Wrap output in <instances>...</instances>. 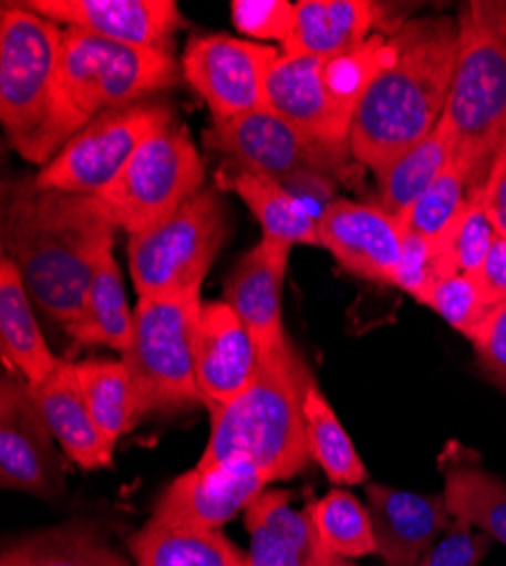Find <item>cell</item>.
<instances>
[{
	"label": "cell",
	"mask_w": 506,
	"mask_h": 566,
	"mask_svg": "<svg viewBox=\"0 0 506 566\" xmlns=\"http://www.w3.org/2000/svg\"><path fill=\"white\" fill-rule=\"evenodd\" d=\"M116 224L101 198L75 196L19 179L6 205L3 243L32 302L64 328L71 326Z\"/></svg>",
	"instance_id": "cell-1"
},
{
	"label": "cell",
	"mask_w": 506,
	"mask_h": 566,
	"mask_svg": "<svg viewBox=\"0 0 506 566\" xmlns=\"http://www.w3.org/2000/svg\"><path fill=\"white\" fill-rule=\"evenodd\" d=\"M391 62L368 86L352 132V157L382 175L443 118L458 53V21L445 14L402 23Z\"/></svg>",
	"instance_id": "cell-2"
},
{
	"label": "cell",
	"mask_w": 506,
	"mask_h": 566,
	"mask_svg": "<svg viewBox=\"0 0 506 566\" xmlns=\"http://www.w3.org/2000/svg\"><path fill=\"white\" fill-rule=\"evenodd\" d=\"M62 32L17 3L0 8V120L14 153L41 168L89 123L60 77Z\"/></svg>",
	"instance_id": "cell-3"
},
{
	"label": "cell",
	"mask_w": 506,
	"mask_h": 566,
	"mask_svg": "<svg viewBox=\"0 0 506 566\" xmlns=\"http://www.w3.org/2000/svg\"><path fill=\"white\" fill-rule=\"evenodd\" d=\"M313 384L291 343L261 356L252 384L227 406L211 408V429L198 462L246 460L272 481H287L311 460L304 397Z\"/></svg>",
	"instance_id": "cell-4"
},
{
	"label": "cell",
	"mask_w": 506,
	"mask_h": 566,
	"mask_svg": "<svg viewBox=\"0 0 506 566\" xmlns=\"http://www.w3.org/2000/svg\"><path fill=\"white\" fill-rule=\"evenodd\" d=\"M506 3H468L458 12V53L443 112L454 161L471 191L484 186L488 166L506 136Z\"/></svg>",
	"instance_id": "cell-5"
},
{
	"label": "cell",
	"mask_w": 506,
	"mask_h": 566,
	"mask_svg": "<svg viewBox=\"0 0 506 566\" xmlns=\"http://www.w3.org/2000/svg\"><path fill=\"white\" fill-rule=\"evenodd\" d=\"M200 306V291L140 297L123 363L132 376L142 417L203 401L196 384Z\"/></svg>",
	"instance_id": "cell-6"
},
{
	"label": "cell",
	"mask_w": 506,
	"mask_h": 566,
	"mask_svg": "<svg viewBox=\"0 0 506 566\" xmlns=\"http://www.w3.org/2000/svg\"><path fill=\"white\" fill-rule=\"evenodd\" d=\"M227 239V209L218 191L203 188L162 224L134 233L127 259L140 297L200 291Z\"/></svg>",
	"instance_id": "cell-7"
},
{
	"label": "cell",
	"mask_w": 506,
	"mask_h": 566,
	"mask_svg": "<svg viewBox=\"0 0 506 566\" xmlns=\"http://www.w3.org/2000/svg\"><path fill=\"white\" fill-rule=\"evenodd\" d=\"M60 77L84 118L144 103L177 82L171 51L142 49L64 28L60 45Z\"/></svg>",
	"instance_id": "cell-8"
},
{
	"label": "cell",
	"mask_w": 506,
	"mask_h": 566,
	"mask_svg": "<svg viewBox=\"0 0 506 566\" xmlns=\"http://www.w3.org/2000/svg\"><path fill=\"white\" fill-rule=\"evenodd\" d=\"M205 161L187 125L171 120L134 153L101 202L127 235L168 220L182 205L203 191Z\"/></svg>",
	"instance_id": "cell-9"
},
{
	"label": "cell",
	"mask_w": 506,
	"mask_h": 566,
	"mask_svg": "<svg viewBox=\"0 0 506 566\" xmlns=\"http://www.w3.org/2000/svg\"><path fill=\"white\" fill-rule=\"evenodd\" d=\"M171 120H175L173 109L157 101L103 112L34 175V181L53 191L99 198L123 172L134 153Z\"/></svg>",
	"instance_id": "cell-10"
},
{
	"label": "cell",
	"mask_w": 506,
	"mask_h": 566,
	"mask_svg": "<svg viewBox=\"0 0 506 566\" xmlns=\"http://www.w3.org/2000/svg\"><path fill=\"white\" fill-rule=\"evenodd\" d=\"M278 49L229 34L196 36L182 55V73L205 98L214 120L266 107V77Z\"/></svg>",
	"instance_id": "cell-11"
},
{
	"label": "cell",
	"mask_w": 506,
	"mask_h": 566,
	"mask_svg": "<svg viewBox=\"0 0 506 566\" xmlns=\"http://www.w3.org/2000/svg\"><path fill=\"white\" fill-rule=\"evenodd\" d=\"M205 146L223 153L235 166L275 181H285L300 170L332 172L345 155L316 144L266 107L237 118L214 120L205 132Z\"/></svg>",
	"instance_id": "cell-12"
},
{
	"label": "cell",
	"mask_w": 506,
	"mask_h": 566,
	"mask_svg": "<svg viewBox=\"0 0 506 566\" xmlns=\"http://www.w3.org/2000/svg\"><path fill=\"white\" fill-rule=\"evenodd\" d=\"M270 481L246 460L198 462L159 494L153 522L171 528L218 531L266 490Z\"/></svg>",
	"instance_id": "cell-13"
},
{
	"label": "cell",
	"mask_w": 506,
	"mask_h": 566,
	"mask_svg": "<svg viewBox=\"0 0 506 566\" xmlns=\"http://www.w3.org/2000/svg\"><path fill=\"white\" fill-rule=\"evenodd\" d=\"M25 379L0 384V483L6 490L55 499L64 492L62 458Z\"/></svg>",
	"instance_id": "cell-14"
},
{
	"label": "cell",
	"mask_w": 506,
	"mask_h": 566,
	"mask_svg": "<svg viewBox=\"0 0 506 566\" xmlns=\"http://www.w3.org/2000/svg\"><path fill=\"white\" fill-rule=\"evenodd\" d=\"M318 241L345 272L395 286L404 227L382 207L334 200L318 222Z\"/></svg>",
	"instance_id": "cell-15"
},
{
	"label": "cell",
	"mask_w": 506,
	"mask_h": 566,
	"mask_svg": "<svg viewBox=\"0 0 506 566\" xmlns=\"http://www.w3.org/2000/svg\"><path fill=\"white\" fill-rule=\"evenodd\" d=\"M17 6L64 28L171 51L182 17L173 0H19Z\"/></svg>",
	"instance_id": "cell-16"
},
{
	"label": "cell",
	"mask_w": 506,
	"mask_h": 566,
	"mask_svg": "<svg viewBox=\"0 0 506 566\" xmlns=\"http://www.w3.org/2000/svg\"><path fill=\"white\" fill-rule=\"evenodd\" d=\"M259 349L225 300L203 302L196 324V384L211 410L235 401L257 376Z\"/></svg>",
	"instance_id": "cell-17"
},
{
	"label": "cell",
	"mask_w": 506,
	"mask_h": 566,
	"mask_svg": "<svg viewBox=\"0 0 506 566\" xmlns=\"http://www.w3.org/2000/svg\"><path fill=\"white\" fill-rule=\"evenodd\" d=\"M378 555L386 566H413L447 531L452 514L443 494H416L380 483L365 485Z\"/></svg>",
	"instance_id": "cell-18"
},
{
	"label": "cell",
	"mask_w": 506,
	"mask_h": 566,
	"mask_svg": "<svg viewBox=\"0 0 506 566\" xmlns=\"http://www.w3.org/2000/svg\"><path fill=\"white\" fill-rule=\"evenodd\" d=\"M291 248L261 239L241 256L225 281V302L250 332L259 358L287 345L282 324V289Z\"/></svg>",
	"instance_id": "cell-19"
},
{
	"label": "cell",
	"mask_w": 506,
	"mask_h": 566,
	"mask_svg": "<svg viewBox=\"0 0 506 566\" xmlns=\"http://www.w3.org/2000/svg\"><path fill=\"white\" fill-rule=\"evenodd\" d=\"M250 533L248 566H337L320 542L309 505L291 507L289 492L264 490L246 507Z\"/></svg>",
	"instance_id": "cell-20"
},
{
	"label": "cell",
	"mask_w": 506,
	"mask_h": 566,
	"mask_svg": "<svg viewBox=\"0 0 506 566\" xmlns=\"http://www.w3.org/2000/svg\"><path fill=\"white\" fill-rule=\"evenodd\" d=\"M266 109L278 114L316 144L337 153L350 150L320 77V57L280 55L266 77Z\"/></svg>",
	"instance_id": "cell-21"
},
{
	"label": "cell",
	"mask_w": 506,
	"mask_h": 566,
	"mask_svg": "<svg viewBox=\"0 0 506 566\" xmlns=\"http://www.w3.org/2000/svg\"><path fill=\"white\" fill-rule=\"evenodd\" d=\"M30 392L53 438L75 464L82 469H99L112 462L114 444L103 436L89 410L75 363L60 358L43 381L30 386Z\"/></svg>",
	"instance_id": "cell-22"
},
{
	"label": "cell",
	"mask_w": 506,
	"mask_h": 566,
	"mask_svg": "<svg viewBox=\"0 0 506 566\" xmlns=\"http://www.w3.org/2000/svg\"><path fill=\"white\" fill-rule=\"evenodd\" d=\"M380 6L368 0H302L282 55L332 57L373 36Z\"/></svg>",
	"instance_id": "cell-23"
},
{
	"label": "cell",
	"mask_w": 506,
	"mask_h": 566,
	"mask_svg": "<svg viewBox=\"0 0 506 566\" xmlns=\"http://www.w3.org/2000/svg\"><path fill=\"white\" fill-rule=\"evenodd\" d=\"M441 460L450 514L506 546V483L458 444H450Z\"/></svg>",
	"instance_id": "cell-24"
},
{
	"label": "cell",
	"mask_w": 506,
	"mask_h": 566,
	"mask_svg": "<svg viewBox=\"0 0 506 566\" xmlns=\"http://www.w3.org/2000/svg\"><path fill=\"white\" fill-rule=\"evenodd\" d=\"M0 349L8 369L19 371L30 386L43 381L60 360L41 336L23 276L8 254L0 259Z\"/></svg>",
	"instance_id": "cell-25"
},
{
	"label": "cell",
	"mask_w": 506,
	"mask_h": 566,
	"mask_svg": "<svg viewBox=\"0 0 506 566\" xmlns=\"http://www.w3.org/2000/svg\"><path fill=\"white\" fill-rule=\"evenodd\" d=\"M134 311H130L121 268L114 259V245L105 248L91 274L82 311L78 319L66 326V334L80 347L103 345L116 352H125L132 338Z\"/></svg>",
	"instance_id": "cell-26"
},
{
	"label": "cell",
	"mask_w": 506,
	"mask_h": 566,
	"mask_svg": "<svg viewBox=\"0 0 506 566\" xmlns=\"http://www.w3.org/2000/svg\"><path fill=\"white\" fill-rule=\"evenodd\" d=\"M0 566H130L89 524L71 522L23 535L6 546Z\"/></svg>",
	"instance_id": "cell-27"
},
{
	"label": "cell",
	"mask_w": 506,
	"mask_h": 566,
	"mask_svg": "<svg viewBox=\"0 0 506 566\" xmlns=\"http://www.w3.org/2000/svg\"><path fill=\"white\" fill-rule=\"evenodd\" d=\"M136 566H248V553L218 531H187L151 522L130 537Z\"/></svg>",
	"instance_id": "cell-28"
},
{
	"label": "cell",
	"mask_w": 506,
	"mask_h": 566,
	"mask_svg": "<svg viewBox=\"0 0 506 566\" xmlns=\"http://www.w3.org/2000/svg\"><path fill=\"white\" fill-rule=\"evenodd\" d=\"M223 184L233 188L252 211L264 229V239L287 248L320 245L318 222L296 205L280 181L235 166L233 170H227Z\"/></svg>",
	"instance_id": "cell-29"
},
{
	"label": "cell",
	"mask_w": 506,
	"mask_h": 566,
	"mask_svg": "<svg viewBox=\"0 0 506 566\" xmlns=\"http://www.w3.org/2000/svg\"><path fill=\"white\" fill-rule=\"evenodd\" d=\"M452 161V136L438 120L432 134L421 138L416 146H411L382 175H378L380 207L391 216L402 218Z\"/></svg>",
	"instance_id": "cell-30"
},
{
	"label": "cell",
	"mask_w": 506,
	"mask_h": 566,
	"mask_svg": "<svg viewBox=\"0 0 506 566\" xmlns=\"http://www.w3.org/2000/svg\"><path fill=\"white\" fill-rule=\"evenodd\" d=\"M75 374L99 429L116 447L118 438L132 431L142 417L125 363L105 358L82 360L75 363Z\"/></svg>",
	"instance_id": "cell-31"
},
{
	"label": "cell",
	"mask_w": 506,
	"mask_h": 566,
	"mask_svg": "<svg viewBox=\"0 0 506 566\" xmlns=\"http://www.w3.org/2000/svg\"><path fill=\"white\" fill-rule=\"evenodd\" d=\"M304 427L311 458L323 467L328 479L337 485H361L368 481V471L343 429L341 419L332 410L328 397L309 386L304 397Z\"/></svg>",
	"instance_id": "cell-32"
},
{
	"label": "cell",
	"mask_w": 506,
	"mask_h": 566,
	"mask_svg": "<svg viewBox=\"0 0 506 566\" xmlns=\"http://www.w3.org/2000/svg\"><path fill=\"white\" fill-rule=\"evenodd\" d=\"M316 533L337 559H354L378 553L368 507L348 490H332L309 503Z\"/></svg>",
	"instance_id": "cell-33"
},
{
	"label": "cell",
	"mask_w": 506,
	"mask_h": 566,
	"mask_svg": "<svg viewBox=\"0 0 506 566\" xmlns=\"http://www.w3.org/2000/svg\"><path fill=\"white\" fill-rule=\"evenodd\" d=\"M495 233L497 231L486 213L479 186L471 191L464 211L456 216L450 229L438 241H434L438 250L441 276H450L456 272L475 274L495 241Z\"/></svg>",
	"instance_id": "cell-34"
},
{
	"label": "cell",
	"mask_w": 506,
	"mask_h": 566,
	"mask_svg": "<svg viewBox=\"0 0 506 566\" xmlns=\"http://www.w3.org/2000/svg\"><path fill=\"white\" fill-rule=\"evenodd\" d=\"M471 198L468 175L456 161H452L443 175L427 188L421 200L413 205L402 218V227L406 233L421 235L427 241H438L450 229L456 216L464 211Z\"/></svg>",
	"instance_id": "cell-35"
},
{
	"label": "cell",
	"mask_w": 506,
	"mask_h": 566,
	"mask_svg": "<svg viewBox=\"0 0 506 566\" xmlns=\"http://www.w3.org/2000/svg\"><path fill=\"white\" fill-rule=\"evenodd\" d=\"M421 304L438 313L458 334L468 340L479 332L482 324L493 313V306L484 297L482 289L473 274L456 272L450 276L436 279L427 293L421 297Z\"/></svg>",
	"instance_id": "cell-36"
},
{
	"label": "cell",
	"mask_w": 506,
	"mask_h": 566,
	"mask_svg": "<svg viewBox=\"0 0 506 566\" xmlns=\"http://www.w3.org/2000/svg\"><path fill=\"white\" fill-rule=\"evenodd\" d=\"M229 17L241 34L285 45L296 23V6L289 0H235Z\"/></svg>",
	"instance_id": "cell-37"
},
{
	"label": "cell",
	"mask_w": 506,
	"mask_h": 566,
	"mask_svg": "<svg viewBox=\"0 0 506 566\" xmlns=\"http://www.w3.org/2000/svg\"><path fill=\"white\" fill-rule=\"evenodd\" d=\"M490 535L473 533V526L464 518H452L447 531L413 566H479L490 553Z\"/></svg>",
	"instance_id": "cell-38"
},
{
	"label": "cell",
	"mask_w": 506,
	"mask_h": 566,
	"mask_svg": "<svg viewBox=\"0 0 506 566\" xmlns=\"http://www.w3.org/2000/svg\"><path fill=\"white\" fill-rule=\"evenodd\" d=\"M436 279H441L436 243L404 231V248L395 276V286L421 302V297L427 293V289Z\"/></svg>",
	"instance_id": "cell-39"
},
{
	"label": "cell",
	"mask_w": 506,
	"mask_h": 566,
	"mask_svg": "<svg viewBox=\"0 0 506 566\" xmlns=\"http://www.w3.org/2000/svg\"><path fill=\"white\" fill-rule=\"evenodd\" d=\"M471 343L484 374L493 384L506 390V302L493 308Z\"/></svg>",
	"instance_id": "cell-40"
},
{
	"label": "cell",
	"mask_w": 506,
	"mask_h": 566,
	"mask_svg": "<svg viewBox=\"0 0 506 566\" xmlns=\"http://www.w3.org/2000/svg\"><path fill=\"white\" fill-rule=\"evenodd\" d=\"M285 191L296 200V205L316 222H320L334 205V184L328 172L320 170H300L280 181Z\"/></svg>",
	"instance_id": "cell-41"
},
{
	"label": "cell",
	"mask_w": 506,
	"mask_h": 566,
	"mask_svg": "<svg viewBox=\"0 0 506 566\" xmlns=\"http://www.w3.org/2000/svg\"><path fill=\"white\" fill-rule=\"evenodd\" d=\"M482 200L495 231L506 235V136L488 166L482 186Z\"/></svg>",
	"instance_id": "cell-42"
},
{
	"label": "cell",
	"mask_w": 506,
	"mask_h": 566,
	"mask_svg": "<svg viewBox=\"0 0 506 566\" xmlns=\"http://www.w3.org/2000/svg\"><path fill=\"white\" fill-rule=\"evenodd\" d=\"M473 276L493 308L506 302V235L495 233L486 259Z\"/></svg>",
	"instance_id": "cell-43"
},
{
	"label": "cell",
	"mask_w": 506,
	"mask_h": 566,
	"mask_svg": "<svg viewBox=\"0 0 506 566\" xmlns=\"http://www.w3.org/2000/svg\"><path fill=\"white\" fill-rule=\"evenodd\" d=\"M502 30H504V34H506V8H504V14H502Z\"/></svg>",
	"instance_id": "cell-44"
},
{
	"label": "cell",
	"mask_w": 506,
	"mask_h": 566,
	"mask_svg": "<svg viewBox=\"0 0 506 566\" xmlns=\"http://www.w3.org/2000/svg\"><path fill=\"white\" fill-rule=\"evenodd\" d=\"M337 566H357V564H352V562H348V559H341Z\"/></svg>",
	"instance_id": "cell-45"
}]
</instances>
